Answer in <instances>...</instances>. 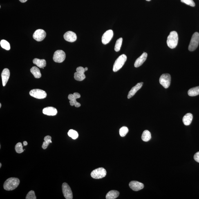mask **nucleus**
I'll return each mask as SVG.
<instances>
[{"instance_id": "12", "label": "nucleus", "mask_w": 199, "mask_h": 199, "mask_svg": "<svg viewBox=\"0 0 199 199\" xmlns=\"http://www.w3.org/2000/svg\"><path fill=\"white\" fill-rule=\"evenodd\" d=\"M46 36V33L42 29L36 30L33 35V39L37 41H41L44 40Z\"/></svg>"}, {"instance_id": "15", "label": "nucleus", "mask_w": 199, "mask_h": 199, "mask_svg": "<svg viewBox=\"0 0 199 199\" xmlns=\"http://www.w3.org/2000/svg\"><path fill=\"white\" fill-rule=\"evenodd\" d=\"M129 186L130 188L134 191H138L144 188V185L141 182L137 181H132L130 182Z\"/></svg>"}, {"instance_id": "37", "label": "nucleus", "mask_w": 199, "mask_h": 199, "mask_svg": "<svg viewBox=\"0 0 199 199\" xmlns=\"http://www.w3.org/2000/svg\"><path fill=\"white\" fill-rule=\"evenodd\" d=\"M85 70V71H87L88 70V68L87 67H86L85 68H84Z\"/></svg>"}, {"instance_id": "22", "label": "nucleus", "mask_w": 199, "mask_h": 199, "mask_svg": "<svg viewBox=\"0 0 199 199\" xmlns=\"http://www.w3.org/2000/svg\"><path fill=\"white\" fill-rule=\"evenodd\" d=\"M119 193L118 191L116 190L110 191L106 195L107 199H115L119 196Z\"/></svg>"}, {"instance_id": "38", "label": "nucleus", "mask_w": 199, "mask_h": 199, "mask_svg": "<svg viewBox=\"0 0 199 199\" xmlns=\"http://www.w3.org/2000/svg\"><path fill=\"white\" fill-rule=\"evenodd\" d=\"M2 166V164L1 163H0V168H1Z\"/></svg>"}, {"instance_id": "27", "label": "nucleus", "mask_w": 199, "mask_h": 199, "mask_svg": "<svg viewBox=\"0 0 199 199\" xmlns=\"http://www.w3.org/2000/svg\"><path fill=\"white\" fill-rule=\"evenodd\" d=\"M2 47L6 50H10V46L9 43L5 40H2L0 43Z\"/></svg>"}, {"instance_id": "36", "label": "nucleus", "mask_w": 199, "mask_h": 199, "mask_svg": "<svg viewBox=\"0 0 199 199\" xmlns=\"http://www.w3.org/2000/svg\"><path fill=\"white\" fill-rule=\"evenodd\" d=\"M28 142H27L26 141H24L23 142V145H24V146H26L28 145Z\"/></svg>"}, {"instance_id": "16", "label": "nucleus", "mask_w": 199, "mask_h": 199, "mask_svg": "<svg viewBox=\"0 0 199 199\" xmlns=\"http://www.w3.org/2000/svg\"><path fill=\"white\" fill-rule=\"evenodd\" d=\"M10 75L9 70L8 69L5 68L3 70L1 74L3 86H5L8 82Z\"/></svg>"}, {"instance_id": "20", "label": "nucleus", "mask_w": 199, "mask_h": 199, "mask_svg": "<svg viewBox=\"0 0 199 199\" xmlns=\"http://www.w3.org/2000/svg\"><path fill=\"white\" fill-rule=\"evenodd\" d=\"M193 118V115L191 113H187L184 116L182 122L185 126H188L191 124Z\"/></svg>"}, {"instance_id": "32", "label": "nucleus", "mask_w": 199, "mask_h": 199, "mask_svg": "<svg viewBox=\"0 0 199 199\" xmlns=\"http://www.w3.org/2000/svg\"><path fill=\"white\" fill-rule=\"evenodd\" d=\"M26 198V199H36L37 198H36L34 192L33 191H31L29 192L27 194Z\"/></svg>"}, {"instance_id": "17", "label": "nucleus", "mask_w": 199, "mask_h": 199, "mask_svg": "<svg viewBox=\"0 0 199 199\" xmlns=\"http://www.w3.org/2000/svg\"><path fill=\"white\" fill-rule=\"evenodd\" d=\"M147 56L148 54L146 52H144V53H143L142 55L136 60L134 64L135 67H139L142 66L146 60Z\"/></svg>"}, {"instance_id": "33", "label": "nucleus", "mask_w": 199, "mask_h": 199, "mask_svg": "<svg viewBox=\"0 0 199 199\" xmlns=\"http://www.w3.org/2000/svg\"><path fill=\"white\" fill-rule=\"evenodd\" d=\"M181 2L192 7L195 6V3L193 0H181Z\"/></svg>"}, {"instance_id": "31", "label": "nucleus", "mask_w": 199, "mask_h": 199, "mask_svg": "<svg viewBox=\"0 0 199 199\" xmlns=\"http://www.w3.org/2000/svg\"><path fill=\"white\" fill-rule=\"evenodd\" d=\"M15 149L16 152L21 153L24 152V150L23 149V146L21 142L18 143L15 146Z\"/></svg>"}, {"instance_id": "4", "label": "nucleus", "mask_w": 199, "mask_h": 199, "mask_svg": "<svg viewBox=\"0 0 199 199\" xmlns=\"http://www.w3.org/2000/svg\"><path fill=\"white\" fill-rule=\"evenodd\" d=\"M199 43V33L195 32L193 34L192 37L190 42L189 50L190 51H193L198 47Z\"/></svg>"}, {"instance_id": "29", "label": "nucleus", "mask_w": 199, "mask_h": 199, "mask_svg": "<svg viewBox=\"0 0 199 199\" xmlns=\"http://www.w3.org/2000/svg\"><path fill=\"white\" fill-rule=\"evenodd\" d=\"M68 134L69 136L73 139H77L79 136L77 132L73 130H70Z\"/></svg>"}, {"instance_id": "30", "label": "nucleus", "mask_w": 199, "mask_h": 199, "mask_svg": "<svg viewBox=\"0 0 199 199\" xmlns=\"http://www.w3.org/2000/svg\"><path fill=\"white\" fill-rule=\"evenodd\" d=\"M129 131L127 127L126 126H123L119 130V135L122 137H124L126 135Z\"/></svg>"}, {"instance_id": "18", "label": "nucleus", "mask_w": 199, "mask_h": 199, "mask_svg": "<svg viewBox=\"0 0 199 199\" xmlns=\"http://www.w3.org/2000/svg\"><path fill=\"white\" fill-rule=\"evenodd\" d=\"M143 84L144 83L143 82L139 83L136 85L135 86L133 87L129 92V93H128V98L129 99L133 97L137 93V92L142 88Z\"/></svg>"}, {"instance_id": "24", "label": "nucleus", "mask_w": 199, "mask_h": 199, "mask_svg": "<svg viewBox=\"0 0 199 199\" xmlns=\"http://www.w3.org/2000/svg\"><path fill=\"white\" fill-rule=\"evenodd\" d=\"M190 96H195L199 95V86L190 88L188 92Z\"/></svg>"}, {"instance_id": "7", "label": "nucleus", "mask_w": 199, "mask_h": 199, "mask_svg": "<svg viewBox=\"0 0 199 199\" xmlns=\"http://www.w3.org/2000/svg\"><path fill=\"white\" fill-rule=\"evenodd\" d=\"M30 95L31 96L37 99H44L47 96L46 92L39 89L31 90Z\"/></svg>"}, {"instance_id": "2", "label": "nucleus", "mask_w": 199, "mask_h": 199, "mask_svg": "<svg viewBox=\"0 0 199 199\" xmlns=\"http://www.w3.org/2000/svg\"><path fill=\"white\" fill-rule=\"evenodd\" d=\"M178 34L177 32H171L167 37V43L168 46L171 49L176 47L178 44Z\"/></svg>"}, {"instance_id": "11", "label": "nucleus", "mask_w": 199, "mask_h": 199, "mask_svg": "<svg viewBox=\"0 0 199 199\" xmlns=\"http://www.w3.org/2000/svg\"><path fill=\"white\" fill-rule=\"evenodd\" d=\"M62 190L63 194L66 199H73V193L71 189L68 184L64 182L62 184Z\"/></svg>"}, {"instance_id": "14", "label": "nucleus", "mask_w": 199, "mask_h": 199, "mask_svg": "<svg viewBox=\"0 0 199 199\" xmlns=\"http://www.w3.org/2000/svg\"><path fill=\"white\" fill-rule=\"evenodd\" d=\"M64 39L66 41L69 42H75L77 39L76 34L72 31H68L66 32L64 36Z\"/></svg>"}, {"instance_id": "21", "label": "nucleus", "mask_w": 199, "mask_h": 199, "mask_svg": "<svg viewBox=\"0 0 199 199\" xmlns=\"http://www.w3.org/2000/svg\"><path fill=\"white\" fill-rule=\"evenodd\" d=\"M33 63L39 67L41 68L44 69L46 66V61L44 59L35 58L33 59Z\"/></svg>"}, {"instance_id": "8", "label": "nucleus", "mask_w": 199, "mask_h": 199, "mask_svg": "<svg viewBox=\"0 0 199 199\" xmlns=\"http://www.w3.org/2000/svg\"><path fill=\"white\" fill-rule=\"evenodd\" d=\"M66 58V54L62 50H58L55 52L53 59L54 62L57 63H62Z\"/></svg>"}, {"instance_id": "19", "label": "nucleus", "mask_w": 199, "mask_h": 199, "mask_svg": "<svg viewBox=\"0 0 199 199\" xmlns=\"http://www.w3.org/2000/svg\"><path fill=\"white\" fill-rule=\"evenodd\" d=\"M43 113L45 115L54 116L57 115L58 111L55 108L49 107L44 108L43 110Z\"/></svg>"}, {"instance_id": "39", "label": "nucleus", "mask_w": 199, "mask_h": 199, "mask_svg": "<svg viewBox=\"0 0 199 199\" xmlns=\"http://www.w3.org/2000/svg\"><path fill=\"white\" fill-rule=\"evenodd\" d=\"M1 104H0V108H1Z\"/></svg>"}, {"instance_id": "25", "label": "nucleus", "mask_w": 199, "mask_h": 199, "mask_svg": "<svg viewBox=\"0 0 199 199\" xmlns=\"http://www.w3.org/2000/svg\"><path fill=\"white\" fill-rule=\"evenodd\" d=\"M151 138V133L148 130H145L143 132L142 135V139L144 141L148 142Z\"/></svg>"}, {"instance_id": "6", "label": "nucleus", "mask_w": 199, "mask_h": 199, "mask_svg": "<svg viewBox=\"0 0 199 199\" xmlns=\"http://www.w3.org/2000/svg\"><path fill=\"white\" fill-rule=\"evenodd\" d=\"M171 77L169 74H163L159 79L160 84L165 88H169L171 84Z\"/></svg>"}, {"instance_id": "40", "label": "nucleus", "mask_w": 199, "mask_h": 199, "mask_svg": "<svg viewBox=\"0 0 199 199\" xmlns=\"http://www.w3.org/2000/svg\"><path fill=\"white\" fill-rule=\"evenodd\" d=\"M146 1H151V0H146Z\"/></svg>"}, {"instance_id": "13", "label": "nucleus", "mask_w": 199, "mask_h": 199, "mask_svg": "<svg viewBox=\"0 0 199 199\" xmlns=\"http://www.w3.org/2000/svg\"><path fill=\"white\" fill-rule=\"evenodd\" d=\"M113 31L108 30L105 32L102 37V42L103 44L106 45L109 43L113 36Z\"/></svg>"}, {"instance_id": "28", "label": "nucleus", "mask_w": 199, "mask_h": 199, "mask_svg": "<svg viewBox=\"0 0 199 199\" xmlns=\"http://www.w3.org/2000/svg\"><path fill=\"white\" fill-rule=\"evenodd\" d=\"M123 39L122 38H120L117 40L116 42L115 50V51L118 52L120 50L122 47Z\"/></svg>"}, {"instance_id": "35", "label": "nucleus", "mask_w": 199, "mask_h": 199, "mask_svg": "<svg viewBox=\"0 0 199 199\" xmlns=\"http://www.w3.org/2000/svg\"><path fill=\"white\" fill-rule=\"evenodd\" d=\"M27 1H28V0H19V1L22 3L26 2Z\"/></svg>"}, {"instance_id": "1", "label": "nucleus", "mask_w": 199, "mask_h": 199, "mask_svg": "<svg viewBox=\"0 0 199 199\" xmlns=\"http://www.w3.org/2000/svg\"><path fill=\"white\" fill-rule=\"evenodd\" d=\"M20 184L19 179L14 177L9 178L4 182L3 187L7 191H12L15 189Z\"/></svg>"}, {"instance_id": "34", "label": "nucleus", "mask_w": 199, "mask_h": 199, "mask_svg": "<svg viewBox=\"0 0 199 199\" xmlns=\"http://www.w3.org/2000/svg\"><path fill=\"white\" fill-rule=\"evenodd\" d=\"M194 160L199 163V152L195 154L193 157Z\"/></svg>"}, {"instance_id": "23", "label": "nucleus", "mask_w": 199, "mask_h": 199, "mask_svg": "<svg viewBox=\"0 0 199 199\" xmlns=\"http://www.w3.org/2000/svg\"><path fill=\"white\" fill-rule=\"evenodd\" d=\"M30 72L36 78L39 79L41 77V74L40 70L37 67L33 66L31 69Z\"/></svg>"}, {"instance_id": "5", "label": "nucleus", "mask_w": 199, "mask_h": 199, "mask_svg": "<svg viewBox=\"0 0 199 199\" xmlns=\"http://www.w3.org/2000/svg\"><path fill=\"white\" fill-rule=\"evenodd\" d=\"M107 172L104 168L100 167L94 170L91 173V177L95 179H99L104 178L106 175Z\"/></svg>"}, {"instance_id": "10", "label": "nucleus", "mask_w": 199, "mask_h": 199, "mask_svg": "<svg viewBox=\"0 0 199 199\" xmlns=\"http://www.w3.org/2000/svg\"><path fill=\"white\" fill-rule=\"evenodd\" d=\"M81 97V95L78 93H74L73 94H70L69 95L68 98L70 100V106H75L76 107H79L81 106V104L77 101V99Z\"/></svg>"}, {"instance_id": "3", "label": "nucleus", "mask_w": 199, "mask_h": 199, "mask_svg": "<svg viewBox=\"0 0 199 199\" xmlns=\"http://www.w3.org/2000/svg\"><path fill=\"white\" fill-rule=\"evenodd\" d=\"M126 59H127V57L125 54H122L119 56L114 64L113 71L114 72H116L120 69L123 66Z\"/></svg>"}, {"instance_id": "9", "label": "nucleus", "mask_w": 199, "mask_h": 199, "mask_svg": "<svg viewBox=\"0 0 199 199\" xmlns=\"http://www.w3.org/2000/svg\"><path fill=\"white\" fill-rule=\"evenodd\" d=\"M85 71L84 68L82 67H78L77 69V72L74 73V78L76 81H78L84 80L86 78V76L84 74Z\"/></svg>"}, {"instance_id": "26", "label": "nucleus", "mask_w": 199, "mask_h": 199, "mask_svg": "<svg viewBox=\"0 0 199 199\" xmlns=\"http://www.w3.org/2000/svg\"><path fill=\"white\" fill-rule=\"evenodd\" d=\"M51 138V137L49 135L47 136L44 137V142H43L42 145V148L43 149H47L49 145L51 143H52Z\"/></svg>"}]
</instances>
